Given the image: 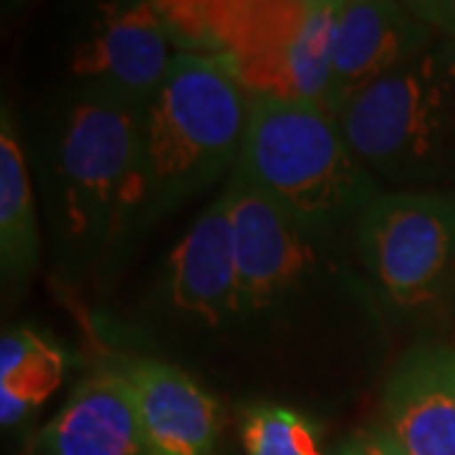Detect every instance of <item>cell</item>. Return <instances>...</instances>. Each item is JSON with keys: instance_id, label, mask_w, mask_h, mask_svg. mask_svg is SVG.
<instances>
[{"instance_id": "9a60e30c", "label": "cell", "mask_w": 455, "mask_h": 455, "mask_svg": "<svg viewBox=\"0 0 455 455\" xmlns=\"http://www.w3.org/2000/svg\"><path fill=\"white\" fill-rule=\"evenodd\" d=\"M245 455H324L319 425L301 410L286 405H253L243 412Z\"/></svg>"}, {"instance_id": "6da1fadb", "label": "cell", "mask_w": 455, "mask_h": 455, "mask_svg": "<svg viewBox=\"0 0 455 455\" xmlns=\"http://www.w3.org/2000/svg\"><path fill=\"white\" fill-rule=\"evenodd\" d=\"M238 263V324L276 355H314L347 326L377 331L382 311L362 268L334 235L314 233L271 205L235 172L223 190Z\"/></svg>"}, {"instance_id": "e0dca14e", "label": "cell", "mask_w": 455, "mask_h": 455, "mask_svg": "<svg viewBox=\"0 0 455 455\" xmlns=\"http://www.w3.org/2000/svg\"><path fill=\"white\" fill-rule=\"evenodd\" d=\"M405 5L425 26L438 33L440 38H448L455 44V0H415Z\"/></svg>"}, {"instance_id": "ac0fdd59", "label": "cell", "mask_w": 455, "mask_h": 455, "mask_svg": "<svg viewBox=\"0 0 455 455\" xmlns=\"http://www.w3.org/2000/svg\"><path fill=\"white\" fill-rule=\"evenodd\" d=\"M364 438V445H367V453L370 455H410L400 445V440L392 435L390 430L385 425H374V427H367L362 433Z\"/></svg>"}, {"instance_id": "5b68a950", "label": "cell", "mask_w": 455, "mask_h": 455, "mask_svg": "<svg viewBox=\"0 0 455 455\" xmlns=\"http://www.w3.org/2000/svg\"><path fill=\"white\" fill-rule=\"evenodd\" d=\"M278 211L322 235L359 223L385 190L319 101L253 99L233 170Z\"/></svg>"}, {"instance_id": "5bb4252c", "label": "cell", "mask_w": 455, "mask_h": 455, "mask_svg": "<svg viewBox=\"0 0 455 455\" xmlns=\"http://www.w3.org/2000/svg\"><path fill=\"white\" fill-rule=\"evenodd\" d=\"M41 259V226L31 172L11 114L0 122V268L8 283L33 276Z\"/></svg>"}, {"instance_id": "9c48e42d", "label": "cell", "mask_w": 455, "mask_h": 455, "mask_svg": "<svg viewBox=\"0 0 455 455\" xmlns=\"http://www.w3.org/2000/svg\"><path fill=\"white\" fill-rule=\"evenodd\" d=\"M178 49L157 3H116L99 13L94 31L71 56L76 92L127 101L145 109L170 74Z\"/></svg>"}, {"instance_id": "8992f818", "label": "cell", "mask_w": 455, "mask_h": 455, "mask_svg": "<svg viewBox=\"0 0 455 455\" xmlns=\"http://www.w3.org/2000/svg\"><path fill=\"white\" fill-rule=\"evenodd\" d=\"M337 119L382 190H455V44L438 36L357 94Z\"/></svg>"}, {"instance_id": "d6986e66", "label": "cell", "mask_w": 455, "mask_h": 455, "mask_svg": "<svg viewBox=\"0 0 455 455\" xmlns=\"http://www.w3.org/2000/svg\"><path fill=\"white\" fill-rule=\"evenodd\" d=\"M334 455H370L367 453V445H364V438H362V433L355 435V438H349L347 443H341L339 448H337V453Z\"/></svg>"}, {"instance_id": "7c38bea8", "label": "cell", "mask_w": 455, "mask_h": 455, "mask_svg": "<svg viewBox=\"0 0 455 455\" xmlns=\"http://www.w3.org/2000/svg\"><path fill=\"white\" fill-rule=\"evenodd\" d=\"M147 455H215L223 412L218 400L163 359L127 362Z\"/></svg>"}, {"instance_id": "2e32d148", "label": "cell", "mask_w": 455, "mask_h": 455, "mask_svg": "<svg viewBox=\"0 0 455 455\" xmlns=\"http://www.w3.org/2000/svg\"><path fill=\"white\" fill-rule=\"evenodd\" d=\"M53 352L49 341H44L31 329L5 331L0 341V382H11L13 377L26 372Z\"/></svg>"}, {"instance_id": "277c9868", "label": "cell", "mask_w": 455, "mask_h": 455, "mask_svg": "<svg viewBox=\"0 0 455 455\" xmlns=\"http://www.w3.org/2000/svg\"><path fill=\"white\" fill-rule=\"evenodd\" d=\"M140 107L76 92L44 152V200L53 253L84 274L130 238Z\"/></svg>"}, {"instance_id": "8fae6325", "label": "cell", "mask_w": 455, "mask_h": 455, "mask_svg": "<svg viewBox=\"0 0 455 455\" xmlns=\"http://www.w3.org/2000/svg\"><path fill=\"white\" fill-rule=\"evenodd\" d=\"M382 412V425L410 455H455L453 341L410 347L385 382Z\"/></svg>"}, {"instance_id": "4fadbf2b", "label": "cell", "mask_w": 455, "mask_h": 455, "mask_svg": "<svg viewBox=\"0 0 455 455\" xmlns=\"http://www.w3.org/2000/svg\"><path fill=\"white\" fill-rule=\"evenodd\" d=\"M36 455H147L124 370L86 377L33 443Z\"/></svg>"}, {"instance_id": "30bf717a", "label": "cell", "mask_w": 455, "mask_h": 455, "mask_svg": "<svg viewBox=\"0 0 455 455\" xmlns=\"http://www.w3.org/2000/svg\"><path fill=\"white\" fill-rule=\"evenodd\" d=\"M435 38L438 33L425 26L405 3L339 0L322 107L339 116L341 109L367 86L427 49Z\"/></svg>"}, {"instance_id": "7a4b0ae2", "label": "cell", "mask_w": 455, "mask_h": 455, "mask_svg": "<svg viewBox=\"0 0 455 455\" xmlns=\"http://www.w3.org/2000/svg\"><path fill=\"white\" fill-rule=\"evenodd\" d=\"M253 99L208 56L178 53L140 114L132 172L130 235L160 223L235 170Z\"/></svg>"}, {"instance_id": "3957f363", "label": "cell", "mask_w": 455, "mask_h": 455, "mask_svg": "<svg viewBox=\"0 0 455 455\" xmlns=\"http://www.w3.org/2000/svg\"><path fill=\"white\" fill-rule=\"evenodd\" d=\"M157 11L178 53L215 59L251 99L322 104L339 0H163Z\"/></svg>"}, {"instance_id": "ba28073f", "label": "cell", "mask_w": 455, "mask_h": 455, "mask_svg": "<svg viewBox=\"0 0 455 455\" xmlns=\"http://www.w3.org/2000/svg\"><path fill=\"white\" fill-rule=\"evenodd\" d=\"M157 304L172 326L193 334H235L238 263L226 196L212 200L164 260Z\"/></svg>"}, {"instance_id": "52a82bcc", "label": "cell", "mask_w": 455, "mask_h": 455, "mask_svg": "<svg viewBox=\"0 0 455 455\" xmlns=\"http://www.w3.org/2000/svg\"><path fill=\"white\" fill-rule=\"evenodd\" d=\"M352 233L382 319L412 326L455 319V190H387Z\"/></svg>"}]
</instances>
